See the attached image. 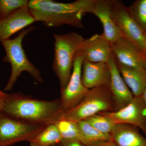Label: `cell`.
Masks as SVG:
<instances>
[{
    "mask_svg": "<svg viewBox=\"0 0 146 146\" xmlns=\"http://www.w3.org/2000/svg\"><path fill=\"white\" fill-rule=\"evenodd\" d=\"M64 112L60 98L42 100L16 93L6 94L3 113L25 122L47 126L60 120Z\"/></svg>",
    "mask_w": 146,
    "mask_h": 146,
    "instance_id": "obj_1",
    "label": "cell"
},
{
    "mask_svg": "<svg viewBox=\"0 0 146 146\" xmlns=\"http://www.w3.org/2000/svg\"><path fill=\"white\" fill-rule=\"evenodd\" d=\"M94 0H78L70 3L51 0H31L28 7L35 22H41L47 27L68 25L83 28L82 17L91 13Z\"/></svg>",
    "mask_w": 146,
    "mask_h": 146,
    "instance_id": "obj_2",
    "label": "cell"
},
{
    "mask_svg": "<svg viewBox=\"0 0 146 146\" xmlns=\"http://www.w3.org/2000/svg\"><path fill=\"white\" fill-rule=\"evenodd\" d=\"M54 40L52 68L60 83V90L66 87L72 71L76 54L81 49L85 39L77 33L53 35Z\"/></svg>",
    "mask_w": 146,
    "mask_h": 146,
    "instance_id": "obj_3",
    "label": "cell"
},
{
    "mask_svg": "<svg viewBox=\"0 0 146 146\" xmlns=\"http://www.w3.org/2000/svg\"><path fill=\"white\" fill-rule=\"evenodd\" d=\"M33 29V27H31L24 30L14 39L1 42L6 52V56L3 60L10 63L11 68L10 77L5 91H10L18 78L24 72H28L38 82H43L40 71L28 59L22 44L25 36Z\"/></svg>",
    "mask_w": 146,
    "mask_h": 146,
    "instance_id": "obj_4",
    "label": "cell"
},
{
    "mask_svg": "<svg viewBox=\"0 0 146 146\" xmlns=\"http://www.w3.org/2000/svg\"><path fill=\"white\" fill-rule=\"evenodd\" d=\"M114 110V99L109 86L96 87L89 89L76 106L63 112L60 119L78 122L101 112H113Z\"/></svg>",
    "mask_w": 146,
    "mask_h": 146,
    "instance_id": "obj_5",
    "label": "cell"
},
{
    "mask_svg": "<svg viewBox=\"0 0 146 146\" xmlns=\"http://www.w3.org/2000/svg\"><path fill=\"white\" fill-rule=\"evenodd\" d=\"M46 126L33 124L0 114V146L29 142Z\"/></svg>",
    "mask_w": 146,
    "mask_h": 146,
    "instance_id": "obj_6",
    "label": "cell"
},
{
    "mask_svg": "<svg viewBox=\"0 0 146 146\" xmlns=\"http://www.w3.org/2000/svg\"><path fill=\"white\" fill-rule=\"evenodd\" d=\"M112 13L122 36L146 55L145 33L131 17L127 7L121 1L113 0Z\"/></svg>",
    "mask_w": 146,
    "mask_h": 146,
    "instance_id": "obj_7",
    "label": "cell"
},
{
    "mask_svg": "<svg viewBox=\"0 0 146 146\" xmlns=\"http://www.w3.org/2000/svg\"><path fill=\"white\" fill-rule=\"evenodd\" d=\"M84 60L83 52L80 49L76 54L72 71L68 84L60 90V100L64 112L75 107L84 98L89 89L82 81V63Z\"/></svg>",
    "mask_w": 146,
    "mask_h": 146,
    "instance_id": "obj_8",
    "label": "cell"
},
{
    "mask_svg": "<svg viewBox=\"0 0 146 146\" xmlns=\"http://www.w3.org/2000/svg\"><path fill=\"white\" fill-rule=\"evenodd\" d=\"M116 124H126L140 129L146 135V105L143 96L133 97L125 106L115 112H101Z\"/></svg>",
    "mask_w": 146,
    "mask_h": 146,
    "instance_id": "obj_9",
    "label": "cell"
},
{
    "mask_svg": "<svg viewBox=\"0 0 146 146\" xmlns=\"http://www.w3.org/2000/svg\"><path fill=\"white\" fill-rule=\"evenodd\" d=\"M117 63L146 74V55L122 36L111 44Z\"/></svg>",
    "mask_w": 146,
    "mask_h": 146,
    "instance_id": "obj_10",
    "label": "cell"
},
{
    "mask_svg": "<svg viewBox=\"0 0 146 146\" xmlns=\"http://www.w3.org/2000/svg\"><path fill=\"white\" fill-rule=\"evenodd\" d=\"M107 63L110 71L109 87L114 99L115 112L128 104L134 96L123 79L113 55Z\"/></svg>",
    "mask_w": 146,
    "mask_h": 146,
    "instance_id": "obj_11",
    "label": "cell"
},
{
    "mask_svg": "<svg viewBox=\"0 0 146 146\" xmlns=\"http://www.w3.org/2000/svg\"><path fill=\"white\" fill-rule=\"evenodd\" d=\"M113 0H94L91 13L96 16L103 27L102 35L110 44L119 39L122 35L116 25L112 13Z\"/></svg>",
    "mask_w": 146,
    "mask_h": 146,
    "instance_id": "obj_12",
    "label": "cell"
},
{
    "mask_svg": "<svg viewBox=\"0 0 146 146\" xmlns=\"http://www.w3.org/2000/svg\"><path fill=\"white\" fill-rule=\"evenodd\" d=\"M81 50L84 60L92 63H107L112 55L111 44L102 34L85 39Z\"/></svg>",
    "mask_w": 146,
    "mask_h": 146,
    "instance_id": "obj_13",
    "label": "cell"
},
{
    "mask_svg": "<svg viewBox=\"0 0 146 146\" xmlns=\"http://www.w3.org/2000/svg\"><path fill=\"white\" fill-rule=\"evenodd\" d=\"M35 22L28 6L18 9L0 21V41L9 39L11 35Z\"/></svg>",
    "mask_w": 146,
    "mask_h": 146,
    "instance_id": "obj_14",
    "label": "cell"
},
{
    "mask_svg": "<svg viewBox=\"0 0 146 146\" xmlns=\"http://www.w3.org/2000/svg\"><path fill=\"white\" fill-rule=\"evenodd\" d=\"M82 70V81L87 89L109 86L110 73L107 63H92L84 60Z\"/></svg>",
    "mask_w": 146,
    "mask_h": 146,
    "instance_id": "obj_15",
    "label": "cell"
},
{
    "mask_svg": "<svg viewBox=\"0 0 146 146\" xmlns=\"http://www.w3.org/2000/svg\"><path fill=\"white\" fill-rule=\"evenodd\" d=\"M110 135L111 140L119 146H146V138L134 126L117 124Z\"/></svg>",
    "mask_w": 146,
    "mask_h": 146,
    "instance_id": "obj_16",
    "label": "cell"
},
{
    "mask_svg": "<svg viewBox=\"0 0 146 146\" xmlns=\"http://www.w3.org/2000/svg\"><path fill=\"white\" fill-rule=\"evenodd\" d=\"M117 63L123 79L133 96H142L146 85V74Z\"/></svg>",
    "mask_w": 146,
    "mask_h": 146,
    "instance_id": "obj_17",
    "label": "cell"
},
{
    "mask_svg": "<svg viewBox=\"0 0 146 146\" xmlns=\"http://www.w3.org/2000/svg\"><path fill=\"white\" fill-rule=\"evenodd\" d=\"M62 138L54 124L47 126L29 141L30 146H52L60 144Z\"/></svg>",
    "mask_w": 146,
    "mask_h": 146,
    "instance_id": "obj_18",
    "label": "cell"
},
{
    "mask_svg": "<svg viewBox=\"0 0 146 146\" xmlns=\"http://www.w3.org/2000/svg\"><path fill=\"white\" fill-rule=\"evenodd\" d=\"M60 132L62 140H76L85 145L81 131L77 123L65 119H60L54 124Z\"/></svg>",
    "mask_w": 146,
    "mask_h": 146,
    "instance_id": "obj_19",
    "label": "cell"
},
{
    "mask_svg": "<svg viewBox=\"0 0 146 146\" xmlns=\"http://www.w3.org/2000/svg\"><path fill=\"white\" fill-rule=\"evenodd\" d=\"M77 123L84 138L85 145L86 146L94 142L111 140L110 134L100 132L86 120L80 121Z\"/></svg>",
    "mask_w": 146,
    "mask_h": 146,
    "instance_id": "obj_20",
    "label": "cell"
},
{
    "mask_svg": "<svg viewBox=\"0 0 146 146\" xmlns=\"http://www.w3.org/2000/svg\"><path fill=\"white\" fill-rule=\"evenodd\" d=\"M133 20L145 33L146 31V0H137L128 7Z\"/></svg>",
    "mask_w": 146,
    "mask_h": 146,
    "instance_id": "obj_21",
    "label": "cell"
},
{
    "mask_svg": "<svg viewBox=\"0 0 146 146\" xmlns=\"http://www.w3.org/2000/svg\"><path fill=\"white\" fill-rule=\"evenodd\" d=\"M86 120L97 130L105 134H110L117 124L108 116L102 113L94 115Z\"/></svg>",
    "mask_w": 146,
    "mask_h": 146,
    "instance_id": "obj_22",
    "label": "cell"
},
{
    "mask_svg": "<svg viewBox=\"0 0 146 146\" xmlns=\"http://www.w3.org/2000/svg\"><path fill=\"white\" fill-rule=\"evenodd\" d=\"M28 0H0V21L18 9L28 6Z\"/></svg>",
    "mask_w": 146,
    "mask_h": 146,
    "instance_id": "obj_23",
    "label": "cell"
},
{
    "mask_svg": "<svg viewBox=\"0 0 146 146\" xmlns=\"http://www.w3.org/2000/svg\"><path fill=\"white\" fill-rule=\"evenodd\" d=\"M87 146H119L112 140L97 141L91 143Z\"/></svg>",
    "mask_w": 146,
    "mask_h": 146,
    "instance_id": "obj_24",
    "label": "cell"
},
{
    "mask_svg": "<svg viewBox=\"0 0 146 146\" xmlns=\"http://www.w3.org/2000/svg\"><path fill=\"white\" fill-rule=\"evenodd\" d=\"M61 146H86L80 141L76 140H62Z\"/></svg>",
    "mask_w": 146,
    "mask_h": 146,
    "instance_id": "obj_25",
    "label": "cell"
},
{
    "mask_svg": "<svg viewBox=\"0 0 146 146\" xmlns=\"http://www.w3.org/2000/svg\"><path fill=\"white\" fill-rule=\"evenodd\" d=\"M6 93L1 91L0 92V114L3 113L5 103V97Z\"/></svg>",
    "mask_w": 146,
    "mask_h": 146,
    "instance_id": "obj_26",
    "label": "cell"
},
{
    "mask_svg": "<svg viewBox=\"0 0 146 146\" xmlns=\"http://www.w3.org/2000/svg\"><path fill=\"white\" fill-rule=\"evenodd\" d=\"M142 96H143V98L144 101H145L146 105V85L145 88V90H144V91L143 94Z\"/></svg>",
    "mask_w": 146,
    "mask_h": 146,
    "instance_id": "obj_27",
    "label": "cell"
},
{
    "mask_svg": "<svg viewBox=\"0 0 146 146\" xmlns=\"http://www.w3.org/2000/svg\"><path fill=\"white\" fill-rule=\"evenodd\" d=\"M52 146H61V145H60V144H58V145H53Z\"/></svg>",
    "mask_w": 146,
    "mask_h": 146,
    "instance_id": "obj_28",
    "label": "cell"
},
{
    "mask_svg": "<svg viewBox=\"0 0 146 146\" xmlns=\"http://www.w3.org/2000/svg\"><path fill=\"white\" fill-rule=\"evenodd\" d=\"M145 35L146 38V31L145 32Z\"/></svg>",
    "mask_w": 146,
    "mask_h": 146,
    "instance_id": "obj_29",
    "label": "cell"
},
{
    "mask_svg": "<svg viewBox=\"0 0 146 146\" xmlns=\"http://www.w3.org/2000/svg\"><path fill=\"white\" fill-rule=\"evenodd\" d=\"M1 91H0V92H1Z\"/></svg>",
    "mask_w": 146,
    "mask_h": 146,
    "instance_id": "obj_30",
    "label": "cell"
}]
</instances>
